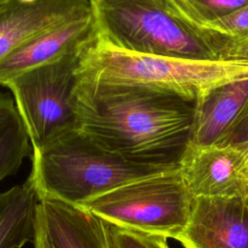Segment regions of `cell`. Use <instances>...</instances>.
<instances>
[{
	"label": "cell",
	"instance_id": "obj_1",
	"mask_svg": "<svg viewBox=\"0 0 248 248\" xmlns=\"http://www.w3.org/2000/svg\"><path fill=\"white\" fill-rule=\"evenodd\" d=\"M78 77L77 129L132 163L179 167L192 141L197 100L153 86Z\"/></svg>",
	"mask_w": 248,
	"mask_h": 248
},
{
	"label": "cell",
	"instance_id": "obj_2",
	"mask_svg": "<svg viewBox=\"0 0 248 248\" xmlns=\"http://www.w3.org/2000/svg\"><path fill=\"white\" fill-rule=\"evenodd\" d=\"M28 179L38 199L80 206L124 184L176 168L139 165L107 150L78 129L33 149Z\"/></svg>",
	"mask_w": 248,
	"mask_h": 248
},
{
	"label": "cell",
	"instance_id": "obj_3",
	"mask_svg": "<svg viewBox=\"0 0 248 248\" xmlns=\"http://www.w3.org/2000/svg\"><path fill=\"white\" fill-rule=\"evenodd\" d=\"M78 75L158 87L198 100L216 86L248 78V61L137 53L112 47L96 38L81 51Z\"/></svg>",
	"mask_w": 248,
	"mask_h": 248
},
{
	"label": "cell",
	"instance_id": "obj_4",
	"mask_svg": "<svg viewBox=\"0 0 248 248\" xmlns=\"http://www.w3.org/2000/svg\"><path fill=\"white\" fill-rule=\"evenodd\" d=\"M101 42L126 51L192 60H216L206 44L168 0H89Z\"/></svg>",
	"mask_w": 248,
	"mask_h": 248
},
{
	"label": "cell",
	"instance_id": "obj_5",
	"mask_svg": "<svg viewBox=\"0 0 248 248\" xmlns=\"http://www.w3.org/2000/svg\"><path fill=\"white\" fill-rule=\"evenodd\" d=\"M193 199L178 167L124 184L79 207L105 223L176 240Z\"/></svg>",
	"mask_w": 248,
	"mask_h": 248
},
{
	"label": "cell",
	"instance_id": "obj_6",
	"mask_svg": "<svg viewBox=\"0 0 248 248\" xmlns=\"http://www.w3.org/2000/svg\"><path fill=\"white\" fill-rule=\"evenodd\" d=\"M82 50L24 72L5 85L12 92L32 150L78 128L75 91Z\"/></svg>",
	"mask_w": 248,
	"mask_h": 248
},
{
	"label": "cell",
	"instance_id": "obj_7",
	"mask_svg": "<svg viewBox=\"0 0 248 248\" xmlns=\"http://www.w3.org/2000/svg\"><path fill=\"white\" fill-rule=\"evenodd\" d=\"M179 170L193 197H240L248 200V151L239 142L190 143Z\"/></svg>",
	"mask_w": 248,
	"mask_h": 248
},
{
	"label": "cell",
	"instance_id": "obj_8",
	"mask_svg": "<svg viewBox=\"0 0 248 248\" xmlns=\"http://www.w3.org/2000/svg\"><path fill=\"white\" fill-rule=\"evenodd\" d=\"M176 240L183 248H248V200L194 197Z\"/></svg>",
	"mask_w": 248,
	"mask_h": 248
},
{
	"label": "cell",
	"instance_id": "obj_9",
	"mask_svg": "<svg viewBox=\"0 0 248 248\" xmlns=\"http://www.w3.org/2000/svg\"><path fill=\"white\" fill-rule=\"evenodd\" d=\"M90 13L89 0H1L0 61L29 39Z\"/></svg>",
	"mask_w": 248,
	"mask_h": 248
},
{
	"label": "cell",
	"instance_id": "obj_10",
	"mask_svg": "<svg viewBox=\"0 0 248 248\" xmlns=\"http://www.w3.org/2000/svg\"><path fill=\"white\" fill-rule=\"evenodd\" d=\"M97 38L92 14L48 29L16 47L0 61V85L36 67L78 51Z\"/></svg>",
	"mask_w": 248,
	"mask_h": 248
},
{
	"label": "cell",
	"instance_id": "obj_11",
	"mask_svg": "<svg viewBox=\"0 0 248 248\" xmlns=\"http://www.w3.org/2000/svg\"><path fill=\"white\" fill-rule=\"evenodd\" d=\"M248 118V78L216 86L197 100L191 143H227Z\"/></svg>",
	"mask_w": 248,
	"mask_h": 248
},
{
	"label": "cell",
	"instance_id": "obj_12",
	"mask_svg": "<svg viewBox=\"0 0 248 248\" xmlns=\"http://www.w3.org/2000/svg\"><path fill=\"white\" fill-rule=\"evenodd\" d=\"M39 208L55 248H108L104 222L84 208L46 198Z\"/></svg>",
	"mask_w": 248,
	"mask_h": 248
},
{
	"label": "cell",
	"instance_id": "obj_13",
	"mask_svg": "<svg viewBox=\"0 0 248 248\" xmlns=\"http://www.w3.org/2000/svg\"><path fill=\"white\" fill-rule=\"evenodd\" d=\"M38 205L36 189L28 178L0 192V248H22L33 241Z\"/></svg>",
	"mask_w": 248,
	"mask_h": 248
},
{
	"label": "cell",
	"instance_id": "obj_14",
	"mask_svg": "<svg viewBox=\"0 0 248 248\" xmlns=\"http://www.w3.org/2000/svg\"><path fill=\"white\" fill-rule=\"evenodd\" d=\"M219 61H248V5L194 29Z\"/></svg>",
	"mask_w": 248,
	"mask_h": 248
},
{
	"label": "cell",
	"instance_id": "obj_15",
	"mask_svg": "<svg viewBox=\"0 0 248 248\" xmlns=\"http://www.w3.org/2000/svg\"><path fill=\"white\" fill-rule=\"evenodd\" d=\"M32 145L13 99L0 92V183L15 175L26 157H31Z\"/></svg>",
	"mask_w": 248,
	"mask_h": 248
},
{
	"label": "cell",
	"instance_id": "obj_16",
	"mask_svg": "<svg viewBox=\"0 0 248 248\" xmlns=\"http://www.w3.org/2000/svg\"><path fill=\"white\" fill-rule=\"evenodd\" d=\"M174 14L193 31L248 5V0H168ZM195 32V31H194Z\"/></svg>",
	"mask_w": 248,
	"mask_h": 248
},
{
	"label": "cell",
	"instance_id": "obj_17",
	"mask_svg": "<svg viewBox=\"0 0 248 248\" xmlns=\"http://www.w3.org/2000/svg\"><path fill=\"white\" fill-rule=\"evenodd\" d=\"M104 224L108 248H170L166 237Z\"/></svg>",
	"mask_w": 248,
	"mask_h": 248
},
{
	"label": "cell",
	"instance_id": "obj_18",
	"mask_svg": "<svg viewBox=\"0 0 248 248\" xmlns=\"http://www.w3.org/2000/svg\"><path fill=\"white\" fill-rule=\"evenodd\" d=\"M34 248H55L47 231L45 226L39 205L36 218V227H35V235L33 239Z\"/></svg>",
	"mask_w": 248,
	"mask_h": 248
},
{
	"label": "cell",
	"instance_id": "obj_19",
	"mask_svg": "<svg viewBox=\"0 0 248 248\" xmlns=\"http://www.w3.org/2000/svg\"><path fill=\"white\" fill-rule=\"evenodd\" d=\"M228 142H239L243 144L248 151V118L237 127Z\"/></svg>",
	"mask_w": 248,
	"mask_h": 248
},
{
	"label": "cell",
	"instance_id": "obj_20",
	"mask_svg": "<svg viewBox=\"0 0 248 248\" xmlns=\"http://www.w3.org/2000/svg\"><path fill=\"white\" fill-rule=\"evenodd\" d=\"M22 1H26V2H31V1H35V0H22Z\"/></svg>",
	"mask_w": 248,
	"mask_h": 248
},
{
	"label": "cell",
	"instance_id": "obj_21",
	"mask_svg": "<svg viewBox=\"0 0 248 248\" xmlns=\"http://www.w3.org/2000/svg\"><path fill=\"white\" fill-rule=\"evenodd\" d=\"M0 1H1V0H0Z\"/></svg>",
	"mask_w": 248,
	"mask_h": 248
}]
</instances>
